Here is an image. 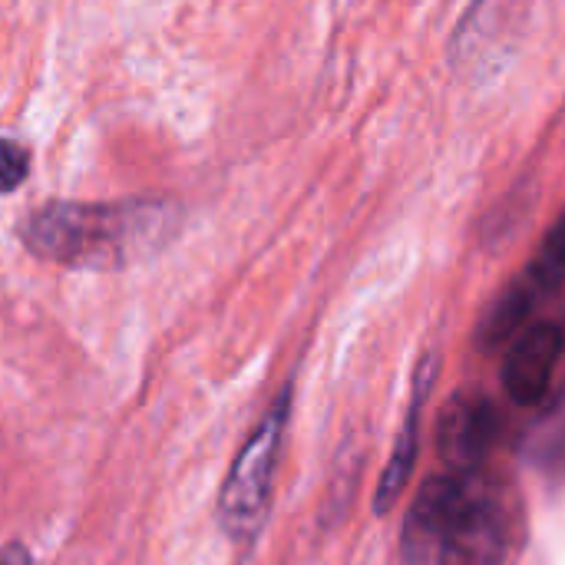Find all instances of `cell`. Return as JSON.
<instances>
[{
	"instance_id": "obj_1",
	"label": "cell",
	"mask_w": 565,
	"mask_h": 565,
	"mask_svg": "<svg viewBox=\"0 0 565 565\" xmlns=\"http://www.w3.org/2000/svg\"><path fill=\"white\" fill-rule=\"evenodd\" d=\"M179 212L162 199L46 202L20 225L30 255L66 268H119L159 252L172 238Z\"/></svg>"
},
{
	"instance_id": "obj_2",
	"label": "cell",
	"mask_w": 565,
	"mask_h": 565,
	"mask_svg": "<svg viewBox=\"0 0 565 565\" xmlns=\"http://www.w3.org/2000/svg\"><path fill=\"white\" fill-rule=\"evenodd\" d=\"M291 414V387H285L252 437L242 444L222 493H218V523L232 543H252L262 526L268 523L271 510V493H275V473H278V457L285 444V427Z\"/></svg>"
},
{
	"instance_id": "obj_3",
	"label": "cell",
	"mask_w": 565,
	"mask_h": 565,
	"mask_svg": "<svg viewBox=\"0 0 565 565\" xmlns=\"http://www.w3.org/2000/svg\"><path fill=\"white\" fill-rule=\"evenodd\" d=\"M523 513L510 487L483 470L463 477L460 503L440 540L437 565H510L520 553Z\"/></svg>"
},
{
	"instance_id": "obj_4",
	"label": "cell",
	"mask_w": 565,
	"mask_h": 565,
	"mask_svg": "<svg viewBox=\"0 0 565 565\" xmlns=\"http://www.w3.org/2000/svg\"><path fill=\"white\" fill-rule=\"evenodd\" d=\"M563 354L565 334L559 324H526L513 338L503 361V387L510 401L520 407H536L550 394Z\"/></svg>"
},
{
	"instance_id": "obj_5",
	"label": "cell",
	"mask_w": 565,
	"mask_h": 565,
	"mask_svg": "<svg viewBox=\"0 0 565 565\" xmlns=\"http://www.w3.org/2000/svg\"><path fill=\"white\" fill-rule=\"evenodd\" d=\"M463 477L467 473H444L430 480L414 500L404 526V556L411 559V565H427L430 559H437L440 540L463 493Z\"/></svg>"
},
{
	"instance_id": "obj_6",
	"label": "cell",
	"mask_w": 565,
	"mask_h": 565,
	"mask_svg": "<svg viewBox=\"0 0 565 565\" xmlns=\"http://www.w3.org/2000/svg\"><path fill=\"white\" fill-rule=\"evenodd\" d=\"M493 411L483 401H454L440 424V447L450 473H477L483 470V457L493 444Z\"/></svg>"
},
{
	"instance_id": "obj_7",
	"label": "cell",
	"mask_w": 565,
	"mask_h": 565,
	"mask_svg": "<svg viewBox=\"0 0 565 565\" xmlns=\"http://www.w3.org/2000/svg\"><path fill=\"white\" fill-rule=\"evenodd\" d=\"M427 367L424 364L417 371V387H414V401H411V411H407V420H404V430L397 437V447L384 467V477H381V487H377V497H374V510L384 516L397 507V500L404 497L407 490V480L414 473V460H417V440H420V407H424V394H427Z\"/></svg>"
},
{
	"instance_id": "obj_8",
	"label": "cell",
	"mask_w": 565,
	"mask_h": 565,
	"mask_svg": "<svg viewBox=\"0 0 565 565\" xmlns=\"http://www.w3.org/2000/svg\"><path fill=\"white\" fill-rule=\"evenodd\" d=\"M540 298H543V291H540L526 275H520V278L493 301V308H490L487 318H483L480 334H483L487 348H497V344L513 341V338L526 328V321H530V315H533V308H536Z\"/></svg>"
},
{
	"instance_id": "obj_9",
	"label": "cell",
	"mask_w": 565,
	"mask_h": 565,
	"mask_svg": "<svg viewBox=\"0 0 565 565\" xmlns=\"http://www.w3.org/2000/svg\"><path fill=\"white\" fill-rule=\"evenodd\" d=\"M543 295H550L553 288H559L565 281V215L556 222V228L546 235L540 255L533 258V265L523 271Z\"/></svg>"
},
{
	"instance_id": "obj_10",
	"label": "cell",
	"mask_w": 565,
	"mask_h": 565,
	"mask_svg": "<svg viewBox=\"0 0 565 565\" xmlns=\"http://www.w3.org/2000/svg\"><path fill=\"white\" fill-rule=\"evenodd\" d=\"M30 175V152L17 142L0 136V195L17 192Z\"/></svg>"
},
{
	"instance_id": "obj_11",
	"label": "cell",
	"mask_w": 565,
	"mask_h": 565,
	"mask_svg": "<svg viewBox=\"0 0 565 565\" xmlns=\"http://www.w3.org/2000/svg\"><path fill=\"white\" fill-rule=\"evenodd\" d=\"M0 565H33V559H30V550L23 543H7L0 550Z\"/></svg>"
}]
</instances>
